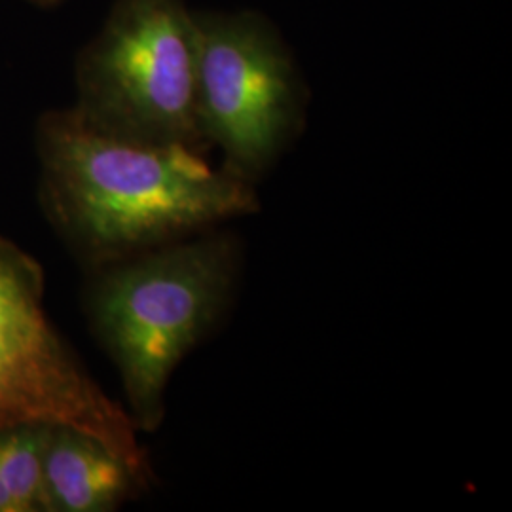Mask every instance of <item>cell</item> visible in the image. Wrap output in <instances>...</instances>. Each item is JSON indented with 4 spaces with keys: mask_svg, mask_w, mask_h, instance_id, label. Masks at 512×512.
Returning a JSON list of instances; mask_svg holds the SVG:
<instances>
[{
    "mask_svg": "<svg viewBox=\"0 0 512 512\" xmlns=\"http://www.w3.org/2000/svg\"><path fill=\"white\" fill-rule=\"evenodd\" d=\"M38 154L55 217L101 268L260 211L255 184L202 152L105 135L73 109L44 116Z\"/></svg>",
    "mask_w": 512,
    "mask_h": 512,
    "instance_id": "obj_1",
    "label": "cell"
},
{
    "mask_svg": "<svg viewBox=\"0 0 512 512\" xmlns=\"http://www.w3.org/2000/svg\"><path fill=\"white\" fill-rule=\"evenodd\" d=\"M74 76L73 110L90 128L209 150L196 118V18L183 0H116Z\"/></svg>",
    "mask_w": 512,
    "mask_h": 512,
    "instance_id": "obj_3",
    "label": "cell"
},
{
    "mask_svg": "<svg viewBox=\"0 0 512 512\" xmlns=\"http://www.w3.org/2000/svg\"><path fill=\"white\" fill-rule=\"evenodd\" d=\"M196 118L222 169L266 177L306 124L308 88L291 46L256 10L194 12Z\"/></svg>",
    "mask_w": 512,
    "mask_h": 512,
    "instance_id": "obj_4",
    "label": "cell"
},
{
    "mask_svg": "<svg viewBox=\"0 0 512 512\" xmlns=\"http://www.w3.org/2000/svg\"><path fill=\"white\" fill-rule=\"evenodd\" d=\"M21 425L71 427L152 478L128 410L93 380L48 319L40 266L0 238V431Z\"/></svg>",
    "mask_w": 512,
    "mask_h": 512,
    "instance_id": "obj_5",
    "label": "cell"
},
{
    "mask_svg": "<svg viewBox=\"0 0 512 512\" xmlns=\"http://www.w3.org/2000/svg\"><path fill=\"white\" fill-rule=\"evenodd\" d=\"M29 2L38 4V6H55V4H59L61 0H29Z\"/></svg>",
    "mask_w": 512,
    "mask_h": 512,
    "instance_id": "obj_8",
    "label": "cell"
},
{
    "mask_svg": "<svg viewBox=\"0 0 512 512\" xmlns=\"http://www.w3.org/2000/svg\"><path fill=\"white\" fill-rule=\"evenodd\" d=\"M103 268L90 298L93 329L118 366L131 420L156 431L175 368L232 302L239 243L215 228Z\"/></svg>",
    "mask_w": 512,
    "mask_h": 512,
    "instance_id": "obj_2",
    "label": "cell"
},
{
    "mask_svg": "<svg viewBox=\"0 0 512 512\" xmlns=\"http://www.w3.org/2000/svg\"><path fill=\"white\" fill-rule=\"evenodd\" d=\"M42 476L48 511H114L148 486L103 442L71 427L50 429Z\"/></svg>",
    "mask_w": 512,
    "mask_h": 512,
    "instance_id": "obj_6",
    "label": "cell"
},
{
    "mask_svg": "<svg viewBox=\"0 0 512 512\" xmlns=\"http://www.w3.org/2000/svg\"><path fill=\"white\" fill-rule=\"evenodd\" d=\"M48 425L0 431V512L48 511L42 459Z\"/></svg>",
    "mask_w": 512,
    "mask_h": 512,
    "instance_id": "obj_7",
    "label": "cell"
}]
</instances>
